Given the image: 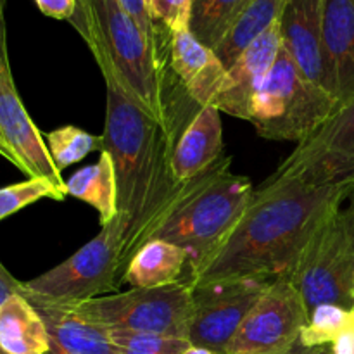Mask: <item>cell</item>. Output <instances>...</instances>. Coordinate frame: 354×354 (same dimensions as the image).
<instances>
[{"label":"cell","instance_id":"1","mask_svg":"<svg viewBox=\"0 0 354 354\" xmlns=\"http://www.w3.org/2000/svg\"><path fill=\"white\" fill-rule=\"evenodd\" d=\"M354 196V182L266 178L230 234L197 265L192 289L242 279L290 277L315 232Z\"/></svg>","mask_w":354,"mask_h":354},{"label":"cell","instance_id":"2","mask_svg":"<svg viewBox=\"0 0 354 354\" xmlns=\"http://www.w3.org/2000/svg\"><path fill=\"white\" fill-rule=\"evenodd\" d=\"M106 82L102 151L113 158L118 182V213L127 220L123 266L149 241L180 185L171 156L183 127L165 128L128 93L109 62L93 57Z\"/></svg>","mask_w":354,"mask_h":354},{"label":"cell","instance_id":"3","mask_svg":"<svg viewBox=\"0 0 354 354\" xmlns=\"http://www.w3.org/2000/svg\"><path fill=\"white\" fill-rule=\"evenodd\" d=\"M230 162V156H223L183 182L149 241L161 239L183 248L189 252V266L206 258L230 234L254 192L251 180L235 175Z\"/></svg>","mask_w":354,"mask_h":354},{"label":"cell","instance_id":"4","mask_svg":"<svg viewBox=\"0 0 354 354\" xmlns=\"http://www.w3.org/2000/svg\"><path fill=\"white\" fill-rule=\"evenodd\" d=\"M80 35L104 57L131 97L165 128L182 127L165 83V57L118 0H93Z\"/></svg>","mask_w":354,"mask_h":354},{"label":"cell","instance_id":"5","mask_svg":"<svg viewBox=\"0 0 354 354\" xmlns=\"http://www.w3.org/2000/svg\"><path fill=\"white\" fill-rule=\"evenodd\" d=\"M339 102L311 80L304 78L283 48L254 95L249 123L268 140L304 142L339 109Z\"/></svg>","mask_w":354,"mask_h":354},{"label":"cell","instance_id":"6","mask_svg":"<svg viewBox=\"0 0 354 354\" xmlns=\"http://www.w3.org/2000/svg\"><path fill=\"white\" fill-rule=\"evenodd\" d=\"M128 225L123 214L104 225L99 234L80 248L71 258L45 272L44 275L23 282L28 299L57 304H76L116 290L123 283V249Z\"/></svg>","mask_w":354,"mask_h":354},{"label":"cell","instance_id":"7","mask_svg":"<svg viewBox=\"0 0 354 354\" xmlns=\"http://www.w3.org/2000/svg\"><path fill=\"white\" fill-rule=\"evenodd\" d=\"M289 279L308 313L320 304L353 310L354 196L315 232Z\"/></svg>","mask_w":354,"mask_h":354},{"label":"cell","instance_id":"8","mask_svg":"<svg viewBox=\"0 0 354 354\" xmlns=\"http://www.w3.org/2000/svg\"><path fill=\"white\" fill-rule=\"evenodd\" d=\"M106 330H128L187 339L192 315V287L182 282L152 289L100 296L69 304Z\"/></svg>","mask_w":354,"mask_h":354},{"label":"cell","instance_id":"9","mask_svg":"<svg viewBox=\"0 0 354 354\" xmlns=\"http://www.w3.org/2000/svg\"><path fill=\"white\" fill-rule=\"evenodd\" d=\"M308 308L289 277L270 282L252 306L227 354H280L292 348L306 327Z\"/></svg>","mask_w":354,"mask_h":354},{"label":"cell","instance_id":"10","mask_svg":"<svg viewBox=\"0 0 354 354\" xmlns=\"http://www.w3.org/2000/svg\"><path fill=\"white\" fill-rule=\"evenodd\" d=\"M272 280L242 279L192 289L187 341L213 354H227L245 317Z\"/></svg>","mask_w":354,"mask_h":354},{"label":"cell","instance_id":"11","mask_svg":"<svg viewBox=\"0 0 354 354\" xmlns=\"http://www.w3.org/2000/svg\"><path fill=\"white\" fill-rule=\"evenodd\" d=\"M273 178L313 183L354 182V100L339 107L275 169Z\"/></svg>","mask_w":354,"mask_h":354},{"label":"cell","instance_id":"12","mask_svg":"<svg viewBox=\"0 0 354 354\" xmlns=\"http://www.w3.org/2000/svg\"><path fill=\"white\" fill-rule=\"evenodd\" d=\"M0 133L28 178H47L66 190V182L52 161L44 133L30 118L14 85L7 41H0Z\"/></svg>","mask_w":354,"mask_h":354},{"label":"cell","instance_id":"13","mask_svg":"<svg viewBox=\"0 0 354 354\" xmlns=\"http://www.w3.org/2000/svg\"><path fill=\"white\" fill-rule=\"evenodd\" d=\"M280 48V24L275 23L227 69V78L214 107L220 113L248 121L252 99L272 71Z\"/></svg>","mask_w":354,"mask_h":354},{"label":"cell","instance_id":"14","mask_svg":"<svg viewBox=\"0 0 354 354\" xmlns=\"http://www.w3.org/2000/svg\"><path fill=\"white\" fill-rule=\"evenodd\" d=\"M325 90L344 106L354 100V0H324Z\"/></svg>","mask_w":354,"mask_h":354},{"label":"cell","instance_id":"15","mask_svg":"<svg viewBox=\"0 0 354 354\" xmlns=\"http://www.w3.org/2000/svg\"><path fill=\"white\" fill-rule=\"evenodd\" d=\"M168 57L189 99L199 107L214 106L227 78V68L213 48L197 40L190 30L169 31Z\"/></svg>","mask_w":354,"mask_h":354},{"label":"cell","instance_id":"16","mask_svg":"<svg viewBox=\"0 0 354 354\" xmlns=\"http://www.w3.org/2000/svg\"><path fill=\"white\" fill-rule=\"evenodd\" d=\"M322 16L324 0H286L279 24L282 48L301 75L325 88Z\"/></svg>","mask_w":354,"mask_h":354},{"label":"cell","instance_id":"17","mask_svg":"<svg viewBox=\"0 0 354 354\" xmlns=\"http://www.w3.org/2000/svg\"><path fill=\"white\" fill-rule=\"evenodd\" d=\"M214 106L199 107L183 127L171 156V171L178 183L189 182L223 158V128Z\"/></svg>","mask_w":354,"mask_h":354},{"label":"cell","instance_id":"18","mask_svg":"<svg viewBox=\"0 0 354 354\" xmlns=\"http://www.w3.org/2000/svg\"><path fill=\"white\" fill-rule=\"evenodd\" d=\"M28 301L37 308L47 327L50 346L47 354H120L109 330L83 318L69 304Z\"/></svg>","mask_w":354,"mask_h":354},{"label":"cell","instance_id":"19","mask_svg":"<svg viewBox=\"0 0 354 354\" xmlns=\"http://www.w3.org/2000/svg\"><path fill=\"white\" fill-rule=\"evenodd\" d=\"M185 266H189V252L185 249L161 239H152L130 259L123 282L133 289L169 286L182 282Z\"/></svg>","mask_w":354,"mask_h":354},{"label":"cell","instance_id":"20","mask_svg":"<svg viewBox=\"0 0 354 354\" xmlns=\"http://www.w3.org/2000/svg\"><path fill=\"white\" fill-rule=\"evenodd\" d=\"M48 334L37 308L14 294L0 306V349L7 354H47Z\"/></svg>","mask_w":354,"mask_h":354},{"label":"cell","instance_id":"21","mask_svg":"<svg viewBox=\"0 0 354 354\" xmlns=\"http://www.w3.org/2000/svg\"><path fill=\"white\" fill-rule=\"evenodd\" d=\"M68 196L83 201L100 218V227L118 216V182L113 158L106 151L100 152L95 165L85 166L66 180Z\"/></svg>","mask_w":354,"mask_h":354},{"label":"cell","instance_id":"22","mask_svg":"<svg viewBox=\"0 0 354 354\" xmlns=\"http://www.w3.org/2000/svg\"><path fill=\"white\" fill-rule=\"evenodd\" d=\"M283 6L286 0H251L214 47L221 64L227 69L232 68L242 52L248 50L270 26L279 23Z\"/></svg>","mask_w":354,"mask_h":354},{"label":"cell","instance_id":"23","mask_svg":"<svg viewBox=\"0 0 354 354\" xmlns=\"http://www.w3.org/2000/svg\"><path fill=\"white\" fill-rule=\"evenodd\" d=\"M251 0H190V24L197 40L213 48Z\"/></svg>","mask_w":354,"mask_h":354},{"label":"cell","instance_id":"24","mask_svg":"<svg viewBox=\"0 0 354 354\" xmlns=\"http://www.w3.org/2000/svg\"><path fill=\"white\" fill-rule=\"evenodd\" d=\"M44 137L52 161L59 171L83 161L93 151L102 152V137L71 124L48 131Z\"/></svg>","mask_w":354,"mask_h":354},{"label":"cell","instance_id":"25","mask_svg":"<svg viewBox=\"0 0 354 354\" xmlns=\"http://www.w3.org/2000/svg\"><path fill=\"white\" fill-rule=\"evenodd\" d=\"M353 310L337 304H320L315 308L308 318L306 327L301 332V342L308 348L332 344L351 320Z\"/></svg>","mask_w":354,"mask_h":354},{"label":"cell","instance_id":"26","mask_svg":"<svg viewBox=\"0 0 354 354\" xmlns=\"http://www.w3.org/2000/svg\"><path fill=\"white\" fill-rule=\"evenodd\" d=\"M66 190L47 178H28L0 189V221L40 199L62 201Z\"/></svg>","mask_w":354,"mask_h":354},{"label":"cell","instance_id":"27","mask_svg":"<svg viewBox=\"0 0 354 354\" xmlns=\"http://www.w3.org/2000/svg\"><path fill=\"white\" fill-rule=\"evenodd\" d=\"M120 354H182L190 346L187 339L142 332L109 330Z\"/></svg>","mask_w":354,"mask_h":354},{"label":"cell","instance_id":"28","mask_svg":"<svg viewBox=\"0 0 354 354\" xmlns=\"http://www.w3.org/2000/svg\"><path fill=\"white\" fill-rule=\"evenodd\" d=\"M149 10L152 19L168 31L189 30L190 0H152Z\"/></svg>","mask_w":354,"mask_h":354},{"label":"cell","instance_id":"29","mask_svg":"<svg viewBox=\"0 0 354 354\" xmlns=\"http://www.w3.org/2000/svg\"><path fill=\"white\" fill-rule=\"evenodd\" d=\"M121 6V9L138 24L142 31L149 37V40L162 52V45H165V33H169L166 28L159 26L151 16V10H149V6L145 0H118Z\"/></svg>","mask_w":354,"mask_h":354},{"label":"cell","instance_id":"30","mask_svg":"<svg viewBox=\"0 0 354 354\" xmlns=\"http://www.w3.org/2000/svg\"><path fill=\"white\" fill-rule=\"evenodd\" d=\"M41 14L59 21H69L76 12V0H35Z\"/></svg>","mask_w":354,"mask_h":354},{"label":"cell","instance_id":"31","mask_svg":"<svg viewBox=\"0 0 354 354\" xmlns=\"http://www.w3.org/2000/svg\"><path fill=\"white\" fill-rule=\"evenodd\" d=\"M23 290V282L14 279L9 272H7L6 266L0 263V306L9 299L14 294H21Z\"/></svg>","mask_w":354,"mask_h":354},{"label":"cell","instance_id":"32","mask_svg":"<svg viewBox=\"0 0 354 354\" xmlns=\"http://www.w3.org/2000/svg\"><path fill=\"white\" fill-rule=\"evenodd\" d=\"M332 351L334 354H354V308L348 327L332 342Z\"/></svg>","mask_w":354,"mask_h":354},{"label":"cell","instance_id":"33","mask_svg":"<svg viewBox=\"0 0 354 354\" xmlns=\"http://www.w3.org/2000/svg\"><path fill=\"white\" fill-rule=\"evenodd\" d=\"M92 2L93 0H76V12L75 16L69 19V23L75 26V30H78V28L86 21V17H88L90 14V7H92Z\"/></svg>","mask_w":354,"mask_h":354},{"label":"cell","instance_id":"34","mask_svg":"<svg viewBox=\"0 0 354 354\" xmlns=\"http://www.w3.org/2000/svg\"><path fill=\"white\" fill-rule=\"evenodd\" d=\"M0 156H2L3 159H7V161L10 162V165H14L16 168H19V161H17V158L14 156V152L10 151V147L7 145L6 138L2 137V133H0Z\"/></svg>","mask_w":354,"mask_h":354},{"label":"cell","instance_id":"35","mask_svg":"<svg viewBox=\"0 0 354 354\" xmlns=\"http://www.w3.org/2000/svg\"><path fill=\"white\" fill-rule=\"evenodd\" d=\"M311 351H313V348H308V346H304L299 339V341H297L292 348H289L287 351H283L280 354H311Z\"/></svg>","mask_w":354,"mask_h":354},{"label":"cell","instance_id":"36","mask_svg":"<svg viewBox=\"0 0 354 354\" xmlns=\"http://www.w3.org/2000/svg\"><path fill=\"white\" fill-rule=\"evenodd\" d=\"M0 41L6 40V19H3V0H0Z\"/></svg>","mask_w":354,"mask_h":354},{"label":"cell","instance_id":"37","mask_svg":"<svg viewBox=\"0 0 354 354\" xmlns=\"http://www.w3.org/2000/svg\"><path fill=\"white\" fill-rule=\"evenodd\" d=\"M182 354H213V353L207 351V349H204V348H197V346L190 344Z\"/></svg>","mask_w":354,"mask_h":354},{"label":"cell","instance_id":"38","mask_svg":"<svg viewBox=\"0 0 354 354\" xmlns=\"http://www.w3.org/2000/svg\"><path fill=\"white\" fill-rule=\"evenodd\" d=\"M311 354H334V351H332V344H327V346H318V348H313Z\"/></svg>","mask_w":354,"mask_h":354},{"label":"cell","instance_id":"39","mask_svg":"<svg viewBox=\"0 0 354 354\" xmlns=\"http://www.w3.org/2000/svg\"><path fill=\"white\" fill-rule=\"evenodd\" d=\"M145 2H147V6L151 7V2H152V0H145Z\"/></svg>","mask_w":354,"mask_h":354},{"label":"cell","instance_id":"40","mask_svg":"<svg viewBox=\"0 0 354 354\" xmlns=\"http://www.w3.org/2000/svg\"><path fill=\"white\" fill-rule=\"evenodd\" d=\"M353 301H354V283H353Z\"/></svg>","mask_w":354,"mask_h":354},{"label":"cell","instance_id":"41","mask_svg":"<svg viewBox=\"0 0 354 354\" xmlns=\"http://www.w3.org/2000/svg\"><path fill=\"white\" fill-rule=\"evenodd\" d=\"M0 354H7V353H3V351H2V349H0Z\"/></svg>","mask_w":354,"mask_h":354}]
</instances>
